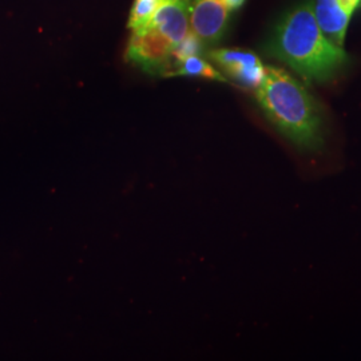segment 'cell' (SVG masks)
Instances as JSON below:
<instances>
[{"mask_svg":"<svg viewBox=\"0 0 361 361\" xmlns=\"http://www.w3.org/2000/svg\"><path fill=\"white\" fill-rule=\"evenodd\" d=\"M245 1L246 0H222V3L228 7L229 11L240 10L245 4Z\"/></svg>","mask_w":361,"mask_h":361,"instance_id":"cell-11","label":"cell"},{"mask_svg":"<svg viewBox=\"0 0 361 361\" xmlns=\"http://www.w3.org/2000/svg\"><path fill=\"white\" fill-rule=\"evenodd\" d=\"M256 99L274 128L301 152L317 153L323 149L325 137L319 104L296 78L283 68L265 67Z\"/></svg>","mask_w":361,"mask_h":361,"instance_id":"cell-2","label":"cell"},{"mask_svg":"<svg viewBox=\"0 0 361 361\" xmlns=\"http://www.w3.org/2000/svg\"><path fill=\"white\" fill-rule=\"evenodd\" d=\"M229 13L222 0H190V31L204 44H216L226 32Z\"/></svg>","mask_w":361,"mask_h":361,"instance_id":"cell-5","label":"cell"},{"mask_svg":"<svg viewBox=\"0 0 361 361\" xmlns=\"http://www.w3.org/2000/svg\"><path fill=\"white\" fill-rule=\"evenodd\" d=\"M265 52L305 80L317 83L334 79L349 62L343 47L324 35L312 1L297 4L285 13L267 40Z\"/></svg>","mask_w":361,"mask_h":361,"instance_id":"cell-1","label":"cell"},{"mask_svg":"<svg viewBox=\"0 0 361 361\" xmlns=\"http://www.w3.org/2000/svg\"><path fill=\"white\" fill-rule=\"evenodd\" d=\"M174 44L158 28L135 30L126 49V59L150 75H174Z\"/></svg>","mask_w":361,"mask_h":361,"instance_id":"cell-3","label":"cell"},{"mask_svg":"<svg viewBox=\"0 0 361 361\" xmlns=\"http://www.w3.org/2000/svg\"><path fill=\"white\" fill-rule=\"evenodd\" d=\"M174 75H183V77L207 78L210 80L226 82V78L217 68H214L204 58L200 55H190L182 59L177 65Z\"/></svg>","mask_w":361,"mask_h":361,"instance_id":"cell-8","label":"cell"},{"mask_svg":"<svg viewBox=\"0 0 361 361\" xmlns=\"http://www.w3.org/2000/svg\"><path fill=\"white\" fill-rule=\"evenodd\" d=\"M337 3L350 16L361 7V0H337Z\"/></svg>","mask_w":361,"mask_h":361,"instance_id":"cell-10","label":"cell"},{"mask_svg":"<svg viewBox=\"0 0 361 361\" xmlns=\"http://www.w3.org/2000/svg\"><path fill=\"white\" fill-rule=\"evenodd\" d=\"M313 13L324 35L336 46L343 47L350 15L340 7L337 0H314Z\"/></svg>","mask_w":361,"mask_h":361,"instance_id":"cell-7","label":"cell"},{"mask_svg":"<svg viewBox=\"0 0 361 361\" xmlns=\"http://www.w3.org/2000/svg\"><path fill=\"white\" fill-rule=\"evenodd\" d=\"M209 58L225 75L245 89L257 90L265 75V66L253 52L237 49H219L209 52Z\"/></svg>","mask_w":361,"mask_h":361,"instance_id":"cell-4","label":"cell"},{"mask_svg":"<svg viewBox=\"0 0 361 361\" xmlns=\"http://www.w3.org/2000/svg\"><path fill=\"white\" fill-rule=\"evenodd\" d=\"M166 0H135L129 16V28L131 31L141 30L147 26L154 16L155 11Z\"/></svg>","mask_w":361,"mask_h":361,"instance_id":"cell-9","label":"cell"},{"mask_svg":"<svg viewBox=\"0 0 361 361\" xmlns=\"http://www.w3.org/2000/svg\"><path fill=\"white\" fill-rule=\"evenodd\" d=\"M189 7L190 0H166L147 26L158 28L177 47L190 32Z\"/></svg>","mask_w":361,"mask_h":361,"instance_id":"cell-6","label":"cell"}]
</instances>
